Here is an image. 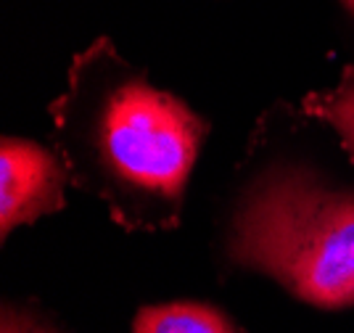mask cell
I'll use <instances>...</instances> for the list:
<instances>
[{"label":"cell","instance_id":"1","mask_svg":"<svg viewBox=\"0 0 354 333\" xmlns=\"http://www.w3.org/2000/svg\"><path fill=\"white\" fill-rule=\"evenodd\" d=\"M74 186L106 201L127 231L175 228L209 125L95 43L74 61L69 90L50 106Z\"/></svg>","mask_w":354,"mask_h":333},{"label":"cell","instance_id":"2","mask_svg":"<svg viewBox=\"0 0 354 333\" xmlns=\"http://www.w3.org/2000/svg\"><path fill=\"white\" fill-rule=\"evenodd\" d=\"M227 260L320 309L354 305V188L304 167H272L238 201Z\"/></svg>","mask_w":354,"mask_h":333},{"label":"cell","instance_id":"3","mask_svg":"<svg viewBox=\"0 0 354 333\" xmlns=\"http://www.w3.org/2000/svg\"><path fill=\"white\" fill-rule=\"evenodd\" d=\"M69 177L61 161L45 145L24 138H3L0 145V233L8 238L14 228L59 212Z\"/></svg>","mask_w":354,"mask_h":333},{"label":"cell","instance_id":"4","mask_svg":"<svg viewBox=\"0 0 354 333\" xmlns=\"http://www.w3.org/2000/svg\"><path fill=\"white\" fill-rule=\"evenodd\" d=\"M133 333H246L220 307L204 302H169L143 307Z\"/></svg>","mask_w":354,"mask_h":333},{"label":"cell","instance_id":"5","mask_svg":"<svg viewBox=\"0 0 354 333\" xmlns=\"http://www.w3.org/2000/svg\"><path fill=\"white\" fill-rule=\"evenodd\" d=\"M304 109L336 130L344 151L354 161V69H346L336 87L310 96Z\"/></svg>","mask_w":354,"mask_h":333},{"label":"cell","instance_id":"6","mask_svg":"<svg viewBox=\"0 0 354 333\" xmlns=\"http://www.w3.org/2000/svg\"><path fill=\"white\" fill-rule=\"evenodd\" d=\"M0 333H61L53 323L40 318L37 312H30L24 307L3 305V320H0Z\"/></svg>","mask_w":354,"mask_h":333},{"label":"cell","instance_id":"7","mask_svg":"<svg viewBox=\"0 0 354 333\" xmlns=\"http://www.w3.org/2000/svg\"><path fill=\"white\" fill-rule=\"evenodd\" d=\"M344 6H346V8H349V11L354 14V0H344Z\"/></svg>","mask_w":354,"mask_h":333}]
</instances>
